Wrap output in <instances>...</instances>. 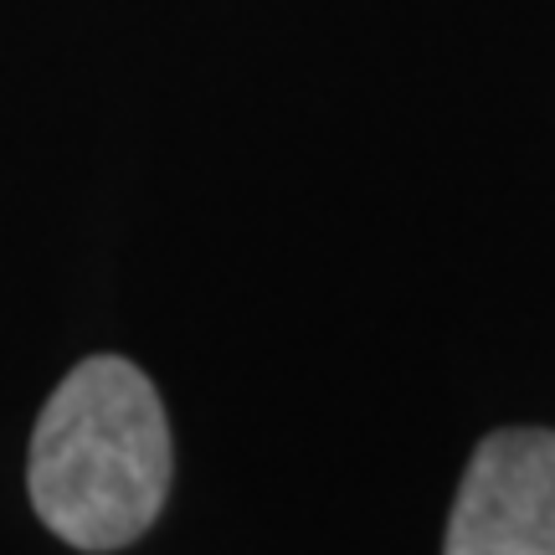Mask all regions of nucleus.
Returning a JSON list of instances; mask_svg holds the SVG:
<instances>
[{
	"label": "nucleus",
	"mask_w": 555,
	"mask_h": 555,
	"mask_svg": "<svg viewBox=\"0 0 555 555\" xmlns=\"http://www.w3.org/2000/svg\"><path fill=\"white\" fill-rule=\"evenodd\" d=\"M26 489L41 525L67 545H134L170 494V422L150 376L119 356L67 371L37 416Z\"/></svg>",
	"instance_id": "f257e3e1"
},
{
	"label": "nucleus",
	"mask_w": 555,
	"mask_h": 555,
	"mask_svg": "<svg viewBox=\"0 0 555 555\" xmlns=\"http://www.w3.org/2000/svg\"><path fill=\"white\" fill-rule=\"evenodd\" d=\"M442 555H555V433L509 427L478 442Z\"/></svg>",
	"instance_id": "f03ea898"
}]
</instances>
